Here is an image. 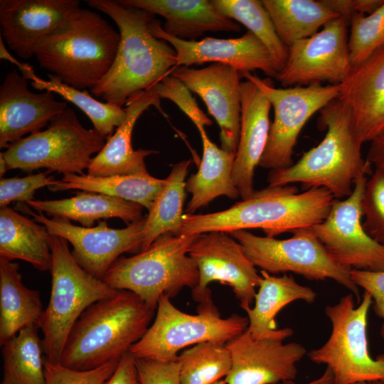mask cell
<instances>
[{
  "mask_svg": "<svg viewBox=\"0 0 384 384\" xmlns=\"http://www.w3.org/2000/svg\"><path fill=\"white\" fill-rule=\"evenodd\" d=\"M105 384H141L135 359L129 351L121 357L115 370Z\"/></svg>",
  "mask_w": 384,
  "mask_h": 384,
  "instance_id": "46",
  "label": "cell"
},
{
  "mask_svg": "<svg viewBox=\"0 0 384 384\" xmlns=\"http://www.w3.org/2000/svg\"><path fill=\"white\" fill-rule=\"evenodd\" d=\"M335 199L324 188H311L299 193L293 185L268 186L224 210L184 214L180 234L230 233L261 228L266 236L274 238L322 222Z\"/></svg>",
  "mask_w": 384,
  "mask_h": 384,
  "instance_id": "2",
  "label": "cell"
},
{
  "mask_svg": "<svg viewBox=\"0 0 384 384\" xmlns=\"http://www.w3.org/2000/svg\"><path fill=\"white\" fill-rule=\"evenodd\" d=\"M155 319L129 352L136 358L161 362L177 359L178 352L191 345L211 341L225 344L247 329V316L223 318L212 300L200 303L197 314L177 309L167 296L158 303Z\"/></svg>",
  "mask_w": 384,
  "mask_h": 384,
  "instance_id": "8",
  "label": "cell"
},
{
  "mask_svg": "<svg viewBox=\"0 0 384 384\" xmlns=\"http://www.w3.org/2000/svg\"><path fill=\"white\" fill-rule=\"evenodd\" d=\"M151 29L156 38L167 41L175 49L177 67L214 62L233 67L241 73L260 70L268 77L277 78L279 73L267 48L250 31L234 38L206 37L188 41L166 33L156 18Z\"/></svg>",
  "mask_w": 384,
  "mask_h": 384,
  "instance_id": "20",
  "label": "cell"
},
{
  "mask_svg": "<svg viewBox=\"0 0 384 384\" xmlns=\"http://www.w3.org/2000/svg\"><path fill=\"white\" fill-rule=\"evenodd\" d=\"M319 112L318 122L326 130L323 139L296 163L270 170L267 182L269 186L301 183L305 190L324 188L336 199L342 200L352 193L357 179L373 173L372 166L362 156L363 144L348 105L336 98Z\"/></svg>",
  "mask_w": 384,
  "mask_h": 384,
  "instance_id": "3",
  "label": "cell"
},
{
  "mask_svg": "<svg viewBox=\"0 0 384 384\" xmlns=\"http://www.w3.org/2000/svg\"><path fill=\"white\" fill-rule=\"evenodd\" d=\"M273 384H300V383H297L294 380H292L282 381V382L273 383ZM304 384H333L332 373L328 368H326V370L321 374V376Z\"/></svg>",
  "mask_w": 384,
  "mask_h": 384,
  "instance_id": "49",
  "label": "cell"
},
{
  "mask_svg": "<svg viewBox=\"0 0 384 384\" xmlns=\"http://www.w3.org/2000/svg\"><path fill=\"white\" fill-rule=\"evenodd\" d=\"M36 324L22 329L2 346L1 384H46L45 356Z\"/></svg>",
  "mask_w": 384,
  "mask_h": 384,
  "instance_id": "34",
  "label": "cell"
},
{
  "mask_svg": "<svg viewBox=\"0 0 384 384\" xmlns=\"http://www.w3.org/2000/svg\"><path fill=\"white\" fill-rule=\"evenodd\" d=\"M161 97L154 87L132 97L126 104L127 118L110 136L102 150L92 159L87 174L95 176L113 175H147L145 158L156 151L139 149L134 150L132 134L134 125L151 106L159 110Z\"/></svg>",
  "mask_w": 384,
  "mask_h": 384,
  "instance_id": "24",
  "label": "cell"
},
{
  "mask_svg": "<svg viewBox=\"0 0 384 384\" xmlns=\"http://www.w3.org/2000/svg\"><path fill=\"white\" fill-rule=\"evenodd\" d=\"M43 306L38 290L26 287L19 265L0 257V345L36 324Z\"/></svg>",
  "mask_w": 384,
  "mask_h": 384,
  "instance_id": "30",
  "label": "cell"
},
{
  "mask_svg": "<svg viewBox=\"0 0 384 384\" xmlns=\"http://www.w3.org/2000/svg\"><path fill=\"white\" fill-rule=\"evenodd\" d=\"M119 361L86 370L70 369L60 363L44 361L46 384H105L115 370Z\"/></svg>",
  "mask_w": 384,
  "mask_h": 384,
  "instance_id": "40",
  "label": "cell"
},
{
  "mask_svg": "<svg viewBox=\"0 0 384 384\" xmlns=\"http://www.w3.org/2000/svg\"><path fill=\"white\" fill-rule=\"evenodd\" d=\"M276 32L289 48L339 17L322 0H262Z\"/></svg>",
  "mask_w": 384,
  "mask_h": 384,
  "instance_id": "32",
  "label": "cell"
},
{
  "mask_svg": "<svg viewBox=\"0 0 384 384\" xmlns=\"http://www.w3.org/2000/svg\"></svg>",
  "mask_w": 384,
  "mask_h": 384,
  "instance_id": "53",
  "label": "cell"
},
{
  "mask_svg": "<svg viewBox=\"0 0 384 384\" xmlns=\"http://www.w3.org/2000/svg\"><path fill=\"white\" fill-rule=\"evenodd\" d=\"M349 23L339 16L315 34L288 48L287 61L276 79L284 87L328 82L340 85L350 75Z\"/></svg>",
  "mask_w": 384,
  "mask_h": 384,
  "instance_id": "14",
  "label": "cell"
},
{
  "mask_svg": "<svg viewBox=\"0 0 384 384\" xmlns=\"http://www.w3.org/2000/svg\"><path fill=\"white\" fill-rule=\"evenodd\" d=\"M366 159L375 169H384V133L370 142Z\"/></svg>",
  "mask_w": 384,
  "mask_h": 384,
  "instance_id": "47",
  "label": "cell"
},
{
  "mask_svg": "<svg viewBox=\"0 0 384 384\" xmlns=\"http://www.w3.org/2000/svg\"><path fill=\"white\" fill-rule=\"evenodd\" d=\"M120 34L100 14L80 9L36 48L41 68L78 90L94 88L111 69Z\"/></svg>",
  "mask_w": 384,
  "mask_h": 384,
  "instance_id": "5",
  "label": "cell"
},
{
  "mask_svg": "<svg viewBox=\"0 0 384 384\" xmlns=\"http://www.w3.org/2000/svg\"><path fill=\"white\" fill-rule=\"evenodd\" d=\"M338 97L350 109L356 135L363 144L384 133V44L353 68L339 85Z\"/></svg>",
  "mask_w": 384,
  "mask_h": 384,
  "instance_id": "23",
  "label": "cell"
},
{
  "mask_svg": "<svg viewBox=\"0 0 384 384\" xmlns=\"http://www.w3.org/2000/svg\"><path fill=\"white\" fill-rule=\"evenodd\" d=\"M198 130L202 140L203 156L198 171L186 181V191L191 193L186 206L187 214H193L218 196H225L232 199L240 196L232 178L235 154L214 144L208 137L205 127Z\"/></svg>",
  "mask_w": 384,
  "mask_h": 384,
  "instance_id": "28",
  "label": "cell"
},
{
  "mask_svg": "<svg viewBox=\"0 0 384 384\" xmlns=\"http://www.w3.org/2000/svg\"><path fill=\"white\" fill-rule=\"evenodd\" d=\"M213 384H227V383L225 382V380H219V381H218V382H216V383H215Z\"/></svg>",
  "mask_w": 384,
  "mask_h": 384,
  "instance_id": "52",
  "label": "cell"
},
{
  "mask_svg": "<svg viewBox=\"0 0 384 384\" xmlns=\"http://www.w3.org/2000/svg\"><path fill=\"white\" fill-rule=\"evenodd\" d=\"M107 139L95 129L83 127L68 107L46 129L15 142L1 153L9 170L46 169L64 175L83 174Z\"/></svg>",
  "mask_w": 384,
  "mask_h": 384,
  "instance_id": "9",
  "label": "cell"
},
{
  "mask_svg": "<svg viewBox=\"0 0 384 384\" xmlns=\"http://www.w3.org/2000/svg\"><path fill=\"white\" fill-rule=\"evenodd\" d=\"M49 244L52 252L50 297L36 324L43 336L46 361L60 363L69 334L83 311L119 290L80 267L63 238L50 235Z\"/></svg>",
  "mask_w": 384,
  "mask_h": 384,
  "instance_id": "7",
  "label": "cell"
},
{
  "mask_svg": "<svg viewBox=\"0 0 384 384\" xmlns=\"http://www.w3.org/2000/svg\"><path fill=\"white\" fill-rule=\"evenodd\" d=\"M241 75L262 91L274 110V120L259 166L274 170L291 166L301 131L316 112L338 98L339 85L315 83L277 88L270 78L261 79L248 72Z\"/></svg>",
  "mask_w": 384,
  "mask_h": 384,
  "instance_id": "12",
  "label": "cell"
},
{
  "mask_svg": "<svg viewBox=\"0 0 384 384\" xmlns=\"http://www.w3.org/2000/svg\"><path fill=\"white\" fill-rule=\"evenodd\" d=\"M351 278L358 288H362L372 298L374 313L383 320L380 334L384 340V270L368 271L352 269Z\"/></svg>",
  "mask_w": 384,
  "mask_h": 384,
  "instance_id": "44",
  "label": "cell"
},
{
  "mask_svg": "<svg viewBox=\"0 0 384 384\" xmlns=\"http://www.w3.org/2000/svg\"><path fill=\"white\" fill-rule=\"evenodd\" d=\"M9 170L6 161L5 160L2 153H0V176L1 178L4 176L6 171Z\"/></svg>",
  "mask_w": 384,
  "mask_h": 384,
  "instance_id": "50",
  "label": "cell"
},
{
  "mask_svg": "<svg viewBox=\"0 0 384 384\" xmlns=\"http://www.w3.org/2000/svg\"><path fill=\"white\" fill-rule=\"evenodd\" d=\"M199 235L165 233L146 250L120 257L102 279L115 289L135 293L156 310L162 296L171 299L183 287L197 286L199 272L188 251Z\"/></svg>",
  "mask_w": 384,
  "mask_h": 384,
  "instance_id": "6",
  "label": "cell"
},
{
  "mask_svg": "<svg viewBox=\"0 0 384 384\" xmlns=\"http://www.w3.org/2000/svg\"><path fill=\"white\" fill-rule=\"evenodd\" d=\"M316 293L299 284L292 275L273 276L261 270L255 306L244 309L249 324L247 331L255 339L273 338L284 341L293 334L291 328L277 329L275 316L289 304L302 300L313 303Z\"/></svg>",
  "mask_w": 384,
  "mask_h": 384,
  "instance_id": "26",
  "label": "cell"
},
{
  "mask_svg": "<svg viewBox=\"0 0 384 384\" xmlns=\"http://www.w3.org/2000/svg\"><path fill=\"white\" fill-rule=\"evenodd\" d=\"M353 296L348 294L325 307L331 334L321 347L307 353L312 362L326 365L331 371L333 384L384 379V353L373 358L368 350L366 329L372 298L364 292L361 303L355 306Z\"/></svg>",
  "mask_w": 384,
  "mask_h": 384,
  "instance_id": "10",
  "label": "cell"
},
{
  "mask_svg": "<svg viewBox=\"0 0 384 384\" xmlns=\"http://www.w3.org/2000/svg\"><path fill=\"white\" fill-rule=\"evenodd\" d=\"M224 16L245 26L267 48L279 72L288 56V48L279 39L269 13L259 0H211Z\"/></svg>",
  "mask_w": 384,
  "mask_h": 384,
  "instance_id": "36",
  "label": "cell"
},
{
  "mask_svg": "<svg viewBox=\"0 0 384 384\" xmlns=\"http://www.w3.org/2000/svg\"><path fill=\"white\" fill-rule=\"evenodd\" d=\"M80 9L78 0H1V36L18 57L29 59Z\"/></svg>",
  "mask_w": 384,
  "mask_h": 384,
  "instance_id": "18",
  "label": "cell"
},
{
  "mask_svg": "<svg viewBox=\"0 0 384 384\" xmlns=\"http://www.w3.org/2000/svg\"><path fill=\"white\" fill-rule=\"evenodd\" d=\"M181 384H213L226 377L232 367L231 355L225 344L200 343L181 352Z\"/></svg>",
  "mask_w": 384,
  "mask_h": 384,
  "instance_id": "37",
  "label": "cell"
},
{
  "mask_svg": "<svg viewBox=\"0 0 384 384\" xmlns=\"http://www.w3.org/2000/svg\"><path fill=\"white\" fill-rule=\"evenodd\" d=\"M123 5L164 17L170 36L196 41L206 32H238L240 26L224 16L208 0H118Z\"/></svg>",
  "mask_w": 384,
  "mask_h": 384,
  "instance_id": "25",
  "label": "cell"
},
{
  "mask_svg": "<svg viewBox=\"0 0 384 384\" xmlns=\"http://www.w3.org/2000/svg\"><path fill=\"white\" fill-rule=\"evenodd\" d=\"M0 58L1 59H4L14 65L17 66L20 71L21 72L22 75L26 78L28 80H31V78L36 75L34 70L31 65H30L28 63H24L19 62L18 60H16L14 56H12L6 49L4 42H3V38L0 35Z\"/></svg>",
  "mask_w": 384,
  "mask_h": 384,
  "instance_id": "48",
  "label": "cell"
},
{
  "mask_svg": "<svg viewBox=\"0 0 384 384\" xmlns=\"http://www.w3.org/2000/svg\"><path fill=\"white\" fill-rule=\"evenodd\" d=\"M48 80H45L34 75L31 84L35 89L58 94L72 102L89 117L94 129L107 139L127 119L126 108L98 101L87 91L70 86L51 74L48 73Z\"/></svg>",
  "mask_w": 384,
  "mask_h": 384,
  "instance_id": "35",
  "label": "cell"
},
{
  "mask_svg": "<svg viewBox=\"0 0 384 384\" xmlns=\"http://www.w3.org/2000/svg\"><path fill=\"white\" fill-rule=\"evenodd\" d=\"M367 179H357L352 193L346 198L335 199L327 217L308 228L338 264L350 269L383 271L384 246L371 238L362 224Z\"/></svg>",
  "mask_w": 384,
  "mask_h": 384,
  "instance_id": "13",
  "label": "cell"
},
{
  "mask_svg": "<svg viewBox=\"0 0 384 384\" xmlns=\"http://www.w3.org/2000/svg\"><path fill=\"white\" fill-rule=\"evenodd\" d=\"M155 310L128 290L96 302L81 314L64 346L60 364L91 370L119 361L149 328Z\"/></svg>",
  "mask_w": 384,
  "mask_h": 384,
  "instance_id": "4",
  "label": "cell"
},
{
  "mask_svg": "<svg viewBox=\"0 0 384 384\" xmlns=\"http://www.w3.org/2000/svg\"><path fill=\"white\" fill-rule=\"evenodd\" d=\"M27 204L47 216L58 217L93 227L95 222L112 218L130 224L144 219L143 206L137 203L102 193L78 192L75 196L60 200H31Z\"/></svg>",
  "mask_w": 384,
  "mask_h": 384,
  "instance_id": "27",
  "label": "cell"
},
{
  "mask_svg": "<svg viewBox=\"0 0 384 384\" xmlns=\"http://www.w3.org/2000/svg\"><path fill=\"white\" fill-rule=\"evenodd\" d=\"M363 227L384 246V169H375L367 179L362 199Z\"/></svg>",
  "mask_w": 384,
  "mask_h": 384,
  "instance_id": "39",
  "label": "cell"
},
{
  "mask_svg": "<svg viewBox=\"0 0 384 384\" xmlns=\"http://www.w3.org/2000/svg\"><path fill=\"white\" fill-rule=\"evenodd\" d=\"M87 5L109 16L120 34L117 53L108 73L91 90L96 97L120 107L171 74L176 53L156 38L151 26L154 15L114 0H88Z\"/></svg>",
  "mask_w": 384,
  "mask_h": 384,
  "instance_id": "1",
  "label": "cell"
},
{
  "mask_svg": "<svg viewBox=\"0 0 384 384\" xmlns=\"http://www.w3.org/2000/svg\"><path fill=\"white\" fill-rule=\"evenodd\" d=\"M49 238L44 225L10 207L0 208V257L21 260L41 272L50 271Z\"/></svg>",
  "mask_w": 384,
  "mask_h": 384,
  "instance_id": "29",
  "label": "cell"
},
{
  "mask_svg": "<svg viewBox=\"0 0 384 384\" xmlns=\"http://www.w3.org/2000/svg\"><path fill=\"white\" fill-rule=\"evenodd\" d=\"M188 255L199 272L198 283L191 289L195 301L202 303L212 300L208 285L220 282L232 287L242 309L251 307L260 274L241 245L230 233L200 234L191 245Z\"/></svg>",
  "mask_w": 384,
  "mask_h": 384,
  "instance_id": "15",
  "label": "cell"
},
{
  "mask_svg": "<svg viewBox=\"0 0 384 384\" xmlns=\"http://www.w3.org/2000/svg\"><path fill=\"white\" fill-rule=\"evenodd\" d=\"M46 171L25 177L1 178L0 180V208L8 206L13 201L27 203L33 200L36 190L53 185L56 180Z\"/></svg>",
  "mask_w": 384,
  "mask_h": 384,
  "instance_id": "42",
  "label": "cell"
},
{
  "mask_svg": "<svg viewBox=\"0 0 384 384\" xmlns=\"http://www.w3.org/2000/svg\"><path fill=\"white\" fill-rule=\"evenodd\" d=\"M355 384H384V379H379L372 381H366V382H361L357 383Z\"/></svg>",
  "mask_w": 384,
  "mask_h": 384,
  "instance_id": "51",
  "label": "cell"
},
{
  "mask_svg": "<svg viewBox=\"0 0 384 384\" xmlns=\"http://www.w3.org/2000/svg\"><path fill=\"white\" fill-rule=\"evenodd\" d=\"M291 233L292 236L284 240L258 236L247 230L230 235L261 270L270 274L293 272L309 280L331 279L360 299L359 288L351 278L352 269L336 262L308 228Z\"/></svg>",
  "mask_w": 384,
  "mask_h": 384,
  "instance_id": "11",
  "label": "cell"
},
{
  "mask_svg": "<svg viewBox=\"0 0 384 384\" xmlns=\"http://www.w3.org/2000/svg\"><path fill=\"white\" fill-rule=\"evenodd\" d=\"M255 339L247 330L225 343L232 367L227 384H273L294 380L297 363L306 354L300 343Z\"/></svg>",
  "mask_w": 384,
  "mask_h": 384,
  "instance_id": "19",
  "label": "cell"
},
{
  "mask_svg": "<svg viewBox=\"0 0 384 384\" xmlns=\"http://www.w3.org/2000/svg\"><path fill=\"white\" fill-rule=\"evenodd\" d=\"M134 359L141 384H181L180 365L177 359L167 362Z\"/></svg>",
  "mask_w": 384,
  "mask_h": 384,
  "instance_id": "43",
  "label": "cell"
},
{
  "mask_svg": "<svg viewBox=\"0 0 384 384\" xmlns=\"http://www.w3.org/2000/svg\"><path fill=\"white\" fill-rule=\"evenodd\" d=\"M241 115L239 142L233 165L232 178L242 200L254 193L255 170L269 137L270 100L252 81L240 83Z\"/></svg>",
  "mask_w": 384,
  "mask_h": 384,
  "instance_id": "22",
  "label": "cell"
},
{
  "mask_svg": "<svg viewBox=\"0 0 384 384\" xmlns=\"http://www.w3.org/2000/svg\"><path fill=\"white\" fill-rule=\"evenodd\" d=\"M384 0H322L323 3L349 23L355 14L369 15L377 10Z\"/></svg>",
  "mask_w": 384,
  "mask_h": 384,
  "instance_id": "45",
  "label": "cell"
},
{
  "mask_svg": "<svg viewBox=\"0 0 384 384\" xmlns=\"http://www.w3.org/2000/svg\"><path fill=\"white\" fill-rule=\"evenodd\" d=\"M28 80L14 70L6 74L0 86L1 149L41 131L68 108L51 92H31Z\"/></svg>",
  "mask_w": 384,
  "mask_h": 384,
  "instance_id": "21",
  "label": "cell"
},
{
  "mask_svg": "<svg viewBox=\"0 0 384 384\" xmlns=\"http://www.w3.org/2000/svg\"><path fill=\"white\" fill-rule=\"evenodd\" d=\"M20 207L23 213L30 214L35 221L44 225L50 235L70 242L73 247L72 255L76 262L97 278L102 279L123 253L141 250L145 218L121 229L108 227L105 220L99 221L97 226L85 228L75 225L66 219L48 218L42 213Z\"/></svg>",
  "mask_w": 384,
  "mask_h": 384,
  "instance_id": "16",
  "label": "cell"
},
{
  "mask_svg": "<svg viewBox=\"0 0 384 384\" xmlns=\"http://www.w3.org/2000/svg\"><path fill=\"white\" fill-rule=\"evenodd\" d=\"M164 179L147 175L95 176L70 174L48 187L51 191L79 190L121 198L142 205L148 210L159 194Z\"/></svg>",
  "mask_w": 384,
  "mask_h": 384,
  "instance_id": "31",
  "label": "cell"
},
{
  "mask_svg": "<svg viewBox=\"0 0 384 384\" xmlns=\"http://www.w3.org/2000/svg\"><path fill=\"white\" fill-rule=\"evenodd\" d=\"M191 159L172 166L169 175L149 210L144 226L141 250H146L159 236L171 233L178 235L182 226L183 207L186 197V177Z\"/></svg>",
  "mask_w": 384,
  "mask_h": 384,
  "instance_id": "33",
  "label": "cell"
},
{
  "mask_svg": "<svg viewBox=\"0 0 384 384\" xmlns=\"http://www.w3.org/2000/svg\"><path fill=\"white\" fill-rule=\"evenodd\" d=\"M154 88L161 98L175 103L197 129L212 124V120L200 109L191 91L176 78L169 75L154 85Z\"/></svg>",
  "mask_w": 384,
  "mask_h": 384,
  "instance_id": "41",
  "label": "cell"
},
{
  "mask_svg": "<svg viewBox=\"0 0 384 384\" xmlns=\"http://www.w3.org/2000/svg\"><path fill=\"white\" fill-rule=\"evenodd\" d=\"M171 75L203 100L220 127V148L235 154L240 130L241 73L214 63L201 69L178 66Z\"/></svg>",
  "mask_w": 384,
  "mask_h": 384,
  "instance_id": "17",
  "label": "cell"
},
{
  "mask_svg": "<svg viewBox=\"0 0 384 384\" xmlns=\"http://www.w3.org/2000/svg\"><path fill=\"white\" fill-rule=\"evenodd\" d=\"M348 50L353 68L384 44V1L369 15L355 14L349 21Z\"/></svg>",
  "mask_w": 384,
  "mask_h": 384,
  "instance_id": "38",
  "label": "cell"
}]
</instances>
